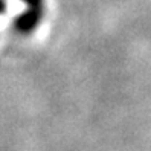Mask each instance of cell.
<instances>
[{"instance_id": "6da1fadb", "label": "cell", "mask_w": 151, "mask_h": 151, "mask_svg": "<svg viewBox=\"0 0 151 151\" xmlns=\"http://www.w3.org/2000/svg\"><path fill=\"white\" fill-rule=\"evenodd\" d=\"M0 9H3V2L0 0Z\"/></svg>"}]
</instances>
